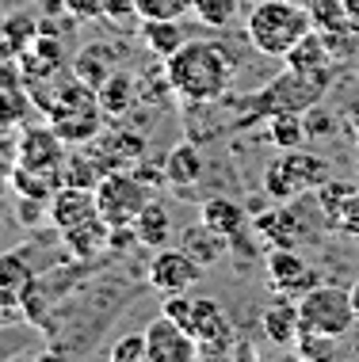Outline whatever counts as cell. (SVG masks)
Wrapping results in <instances>:
<instances>
[{"mask_svg":"<svg viewBox=\"0 0 359 362\" xmlns=\"http://www.w3.org/2000/svg\"><path fill=\"white\" fill-rule=\"evenodd\" d=\"M145 202H149V187L130 168H115L96 183V210L108 225H134Z\"/></svg>","mask_w":359,"mask_h":362,"instance_id":"8","label":"cell"},{"mask_svg":"<svg viewBox=\"0 0 359 362\" xmlns=\"http://www.w3.org/2000/svg\"><path fill=\"white\" fill-rule=\"evenodd\" d=\"M96 100H100V111L108 119H126L134 111V103H138V76L115 69L108 81L96 88Z\"/></svg>","mask_w":359,"mask_h":362,"instance_id":"17","label":"cell"},{"mask_svg":"<svg viewBox=\"0 0 359 362\" xmlns=\"http://www.w3.org/2000/svg\"><path fill=\"white\" fill-rule=\"evenodd\" d=\"M264 336L271 339L275 347H295L298 332H302V320H298V301L295 298H283L279 293L275 301H268L264 309Z\"/></svg>","mask_w":359,"mask_h":362,"instance_id":"16","label":"cell"},{"mask_svg":"<svg viewBox=\"0 0 359 362\" xmlns=\"http://www.w3.org/2000/svg\"><path fill=\"white\" fill-rule=\"evenodd\" d=\"M31 286H35V275L23 263V256H0V305L19 309Z\"/></svg>","mask_w":359,"mask_h":362,"instance_id":"19","label":"cell"},{"mask_svg":"<svg viewBox=\"0 0 359 362\" xmlns=\"http://www.w3.org/2000/svg\"><path fill=\"white\" fill-rule=\"evenodd\" d=\"M164 175H169L172 187H191V183H199L203 175V156L195 145H176V149H169V156H164Z\"/></svg>","mask_w":359,"mask_h":362,"instance_id":"24","label":"cell"},{"mask_svg":"<svg viewBox=\"0 0 359 362\" xmlns=\"http://www.w3.org/2000/svg\"><path fill=\"white\" fill-rule=\"evenodd\" d=\"M344 8H348V16H352L355 23H359V0H344Z\"/></svg>","mask_w":359,"mask_h":362,"instance_id":"44","label":"cell"},{"mask_svg":"<svg viewBox=\"0 0 359 362\" xmlns=\"http://www.w3.org/2000/svg\"><path fill=\"white\" fill-rule=\"evenodd\" d=\"M164 317H172L183 332H191V339L199 344V358H222L234 355L237 332L229 325L226 309L218 305V298H191V293H169L161 305Z\"/></svg>","mask_w":359,"mask_h":362,"instance_id":"3","label":"cell"},{"mask_svg":"<svg viewBox=\"0 0 359 362\" xmlns=\"http://www.w3.org/2000/svg\"><path fill=\"white\" fill-rule=\"evenodd\" d=\"M8 183H12V191L19 194V199H42L50 202L54 191L62 187L57 183V175H46V172H31V168H12V175H8Z\"/></svg>","mask_w":359,"mask_h":362,"instance_id":"28","label":"cell"},{"mask_svg":"<svg viewBox=\"0 0 359 362\" xmlns=\"http://www.w3.org/2000/svg\"><path fill=\"white\" fill-rule=\"evenodd\" d=\"M268 138H271L275 149H302L309 134H306L302 115L283 111V115H271V119H268Z\"/></svg>","mask_w":359,"mask_h":362,"instance_id":"29","label":"cell"},{"mask_svg":"<svg viewBox=\"0 0 359 362\" xmlns=\"http://www.w3.org/2000/svg\"><path fill=\"white\" fill-rule=\"evenodd\" d=\"M130 172L138 175V180H142L149 191H157V187H164V183H169V175H164V164H145V156H142L138 164H134Z\"/></svg>","mask_w":359,"mask_h":362,"instance_id":"38","label":"cell"},{"mask_svg":"<svg viewBox=\"0 0 359 362\" xmlns=\"http://www.w3.org/2000/svg\"><path fill=\"white\" fill-rule=\"evenodd\" d=\"M19 168H31V172H46V175H57L65 164V141L62 134L54 130H42V126H31V130L19 138ZM62 183V180H57Z\"/></svg>","mask_w":359,"mask_h":362,"instance_id":"12","label":"cell"},{"mask_svg":"<svg viewBox=\"0 0 359 362\" xmlns=\"http://www.w3.org/2000/svg\"><path fill=\"white\" fill-rule=\"evenodd\" d=\"M62 4L73 19H100L103 16V0H62Z\"/></svg>","mask_w":359,"mask_h":362,"instance_id":"39","label":"cell"},{"mask_svg":"<svg viewBox=\"0 0 359 362\" xmlns=\"http://www.w3.org/2000/svg\"><path fill=\"white\" fill-rule=\"evenodd\" d=\"M237 8H241V0H195L191 12H195L203 27H229L237 19Z\"/></svg>","mask_w":359,"mask_h":362,"instance_id":"30","label":"cell"},{"mask_svg":"<svg viewBox=\"0 0 359 362\" xmlns=\"http://www.w3.org/2000/svg\"><path fill=\"white\" fill-rule=\"evenodd\" d=\"M298 320H302V332L341 339V336L352 332V325H355L359 317H355V309H352V293H348V290L317 282L309 293L298 298Z\"/></svg>","mask_w":359,"mask_h":362,"instance_id":"7","label":"cell"},{"mask_svg":"<svg viewBox=\"0 0 359 362\" xmlns=\"http://www.w3.org/2000/svg\"><path fill=\"white\" fill-rule=\"evenodd\" d=\"M352 191H355L352 183H341V180H325L321 187H317V202H321V210H325L329 221L336 218V210L348 202V194H352Z\"/></svg>","mask_w":359,"mask_h":362,"instance_id":"33","label":"cell"},{"mask_svg":"<svg viewBox=\"0 0 359 362\" xmlns=\"http://www.w3.org/2000/svg\"><path fill=\"white\" fill-rule=\"evenodd\" d=\"M38 218H42V199H19V221L38 225Z\"/></svg>","mask_w":359,"mask_h":362,"instance_id":"42","label":"cell"},{"mask_svg":"<svg viewBox=\"0 0 359 362\" xmlns=\"http://www.w3.org/2000/svg\"><path fill=\"white\" fill-rule=\"evenodd\" d=\"M333 88V73L325 69H290L279 73L271 84H264L252 100H245V115L237 119V126H252L260 119H271V115H283V111H295L302 115L306 107L321 103Z\"/></svg>","mask_w":359,"mask_h":362,"instance_id":"2","label":"cell"},{"mask_svg":"<svg viewBox=\"0 0 359 362\" xmlns=\"http://www.w3.org/2000/svg\"><path fill=\"white\" fill-rule=\"evenodd\" d=\"M115 62H119V50H115V46L92 42V46H84V50L73 57V76L81 84H89V88H100L115 73Z\"/></svg>","mask_w":359,"mask_h":362,"instance_id":"18","label":"cell"},{"mask_svg":"<svg viewBox=\"0 0 359 362\" xmlns=\"http://www.w3.org/2000/svg\"><path fill=\"white\" fill-rule=\"evenodd\" d=\"M142 42L153 57L169 62V57L188 42V35H183L180 19H142Z\"/></svg>","mask_w":359,"mask_h":362,"instance_id":"20","label":"cell"},{"mask_svg":"<svg viewBox=\"0 0 359 362\" xmlns=\"http://www.w3.org/2000/svg\"><path fill=\"white\" fill-rule=\"evenodd\" d=\"M50 225L57 233H65V229H73V225H81V221H89V218H100V210H96V191L89 187H57L54 191V199H50Z\"/></svg>","mask_w":359,"mask_h":362,"instance_id":"14","label":"cell"},{"mask_svg":"<svg viewBox=\"0 0 359 362\" xmlns=\"http://www.w3.org/2000/svg\"><path fill=\"white\" fill-rule=\"evenodd\" d=\"M309 31H314V19L298 0H256L245 23L249 42L264 57H287L290 46H298Z\"/></svg>","mask_w":359,"mask_h":362,"instance_id":"4","label":"cell"},{"mask_svg":"<svg viewBox=\"0 0 359 362\" xmlns=\"http://www.w3.org/2000/svg\"><path fill=\"white\" fill-rule=\"evenodd\" d=\"M145 358L149 362H195L199 344L191 339V332H183L172 317H161L145 325Z\"/></svg>","mask_w":359,"mask_h":362,"instance_id":"10","label":"cell"},{"mask_svg":"<svg viewBox=\"0 0 359 362\" xmlns=\"http://www.w3.org/2000/svg\"><path fill=\"white\" fill-rule=\"evenodd\" d=\"M199 221H207L210 229H218L222 237H234V233H241L245 229V206L241 202H234V199H207L203 202V210H199Z\"/></svg>","mask_w":359,"mask_h":362,"instance_id":"23","label":"cell"},{"mask_svg":"<svg viewBox=\"0 0 359 362\" xmlns=\"http://www.w3.org/2000/svg\"><path fill=\"white\" fill-rule=\"evenodd\" d=\"M295 351H298V358H333L336 355L333 339H329V336H314V332H298Z\"/></svg>","mask_w":359,"mask_h":362,"instance_id":"35","label":"cell"},{"mask_svg":"<svg viewBox=\"0 0 359 362\" xmlns=\"http://www.w3.org/2000/svg\"><path fill=\"white\" fill-rule=\"evenodd\" d=\"M268 282L275 293H283V298H302L317 286V271H309L302 256H298V248H271L268 252Z\"/></svg>","mask_w":359,"mask_h":362,"instance_id":"11","label":"cell"},{"mask_svg":"<svg viewBox=\"0 0 359 362\" xmlns=\"http://www.w3.org/2000/svg\"><path fill=\"white\" fill-rule=\"evenodd\" d=\"M252 229H256V237L268 244V248H298L306 237V221L302 214H298L295 199L283 202V206L275 210H260L256 218H252Z\"/></svg>","mask_w":359,"mask_h":362,"instance_id":"13","label":"cell"},{"mask_svg":"<svg viewBox=\"0 0 359 362\" xmlns=\"http://www.w3.org/2000/svg\"><path fill=\"white\" fill-rule=\"evenodd\" d=\"M329 225H333L336 233H344V237H355L359 240V187L348 194V202L336 210V218L329 221Z\"/></svg>","mask_w":359,"mask_h":362,"instance_id":"36","label":"cell"},{"mask_svg":"<svg viewBox=\"0 0 359 362\" xmlns=\"http://www.w3.org/2000/svg\"><path fill=\"white\" fill-rule=\"evenodd\" d=\"M169 84L183 103H218L229 95L237 76V65L226 46L207 42V38H188L176 54L164 62Z\"/></svg>","mask_w":359,"mask_h":362,"instance_id":"1","label":"cell"},{"mask_svg":"<svg viewBox=\"0 0 359 362\" xmlns=\"http://www.w3.org/2000/svg\"><path fill=\"white\" fill-rule=\"evenodd\" d=\"M329 57H333V50H329V38L314 27V31H309L298 46H290L283 62L290 65V69H325Z\"/></svg>","mask_w":359,"mask_h":362,"instance_id":"27","label":"cell"},{"mask_svg":"<svg viewBox=\"0 0 359 362\" xmlns=\"http://www.w3.org/2000/svg\"><path fill=\"white\" fill-rule=\"evenodd\" d=\"M46 115H50L54 130L62 134V141H69V145L92 141L96 134H100V126H103V111H100V100H96V88L81 84L76 76L65 88L54 92Z\"/></svg>","mask_w":359,"mask_h":362,"instance_id":"6","label":"cell"},{"mask_svg":"<svg viewBox=\"0 0 359 362\" xmlns=\"http://www.w3.org/2000/svg\"><path fill=\"white\" fill-rule=\"evenodd\" d=\"M4 38L12 42V50H16V54H23V46H27V42H35V38H38V27H35V19H27V16L4 19Z\"/></svg>","mask_w":359,"mask_h":362,"instance_id":"34","label":"cell"},{"mask_svg":"<svg viewBox=\"0 0 359 362\" xmlns=\"http://www.w3.org/2000/svg\"><path fill=\"white\" fill-rule=\"evenodd\" d=\"M195 0H134L138 19H183Z\"/></svg>","mask_w":359,"mask_h":362,"instance_id":"31","label":"cell"},{"mask_svg":"<svg viewBox=\"0 0 359 362\" xmlns=\"http://www.w3.org/2000/svg\"><path fill=\"white\" fill-rule=\"evenodd\" d=\"M302 122H306V134H309V138H325V134H333V115L321 111V103L306 107V111H302Z\"/></svg>","mask_w":359,"mask_h":362,"instance_id":"37","label":"cell"},{"mask_svg":"<svg viewBox=\"0 0 359 362\" xmlns=\"http://www.w3.org/2000/svg\"><path fill=\"white\" fill-rule=\"evenodd\" d=\"M111 362H149L145 358V332H126V336H119L108 351Z\"/></svg>","mask_w":359,"mask_h":362,"instance_id":"32","label":"cell"},{"mask_svg":"<svg viewBox=\"0 0 359 362\" xmlns=\"http://www.w3.org/2000/svg\"><path fill=\"white\" fill-rule=\"evenodd\" d=\"M348 293H352V309H355V317H359V282H352V286H348Z\"/></svg>","mask_w":359,"mask_h":362,"instance_id":"43","label":"cell"},{"mask_svg":"<svg viewBox=\"0 0 359 362\" xmlns=\"http://www.w3.org/2000/svg\"><path fill=\"white\" fill-rule=\"evenodd\" d=\"M103 175H108V172L100 168L96 153L73 149V153H65V164H62V172H57V180H62L65 187H89V191H96V183H100Z\"/></svg>","mask_w":359,"mask_h":362,"instance_id":"25","label":"cell"},{"mask_svg":"<svg viewBox=\"0 0 359 362\" xmlns=\"http://www.w3.org/2000/svg\"><path fill=\"white\" fill-rule=\"evenodd\" d=\"M180 248L188 252L203 271H210V267H218V263L226 259L229 237H222V233L210 229L207 221H195V225H188V229L180 233Z\"/></svg>","mask_w":359,"mask_h":362,"instance_id":"15","label":"cell"},{"mask_svg":"<svg viewBox=\"0 0 359 362\" xmlns=\"http://www.w3.org/2000/svg\"><path fill=\"white\" fill-rule=\"evenodd\" d=\"M203 279V267L183 248H157L149 263V286L157 293H191Z\"/></svg>","mask_w":359,"mask_h":362,"instance_id":"9","label":"cell"},{"mask_svg":"<svg viewBox=\"0 0 359 362\" xmlns=\"http://www.w3.org/2000/svg\"><path fill=\"white\" fill-rule=\"evenodd\" d=\"M309 19H314V27L329 38H341V35H352L355 31V19L348 16L344 0H314L309 4Z\"/></svg>","mask_w":359,"mask_h":362,"instance_id":"26","label":"cell"},{"mask_svg":"<svg viewBox=\"0 0 359 362\" xmlns=\"http://www.w3.org/2000/svg\"><path fill=\"white\" fill-rule=\"evenodd\" d=\"M134 233H138V244L142 248H164V244L172 240V218H169V210L161 206V202H145L142 214L134 218Z\"/></svg>","mask_w":359,"mask_h":362,"instance_id":"21","label":"cell"},{"mask_svg":"<svg viewBox=\"0 0 359 362\" xmlns=\"http://www.w3.org/2000/svg\"><path fill=\"white\" fill-rule=\"evenodd\" d=\"M103 16L108 19H130V16H138V8H134V0H103Z\"/></svg>","mask_w":359,"mask_h":362,"instance_id":"41","label":"cell"},{"mask_svg":"<svg viewBox=\"0 0 359 362\" xmlns=\"http://www.w3.org/2000/svg\"><path fill=\"white\" fill-rule=\"evenodd\" d=\"M16 160H19V145L8 134H0V175H12Z\"/></svg>","mask_w":359,"mask_h":362,"instance_id":"40","label":"cell"},{"mask_svg":"<svg viewBox=\"0 0 359 362\" xmlns=\"http://www.w3.org/2000/svg\"><path fill=\"white\" fill-rule=\"evenodd\" d=\"M108 233H111V225L103 221V218H89V221L73 225V229H65L62 237H65V244H69V252H73V256L92 259L96 252H103V248H108Z\"/></svg>","mask_w":359,"mask_h":362,"instance_id":"22","label":"cell"},{"mask_svg":"<svg viewBox=\"0 0 359 362\" xmlns=\"http://www.w3.org/2000/svg\"><path fill=\"white\" fill-rule=\"evenodd\" d=\"M325 180H333L325 156L309 149H279V156L264 168V194L275 202H290L306 191H317Z\"/></svg>","mask_w":359,"mask_h":362,"instance_id":"5","label":"cell"}]
</instances>
